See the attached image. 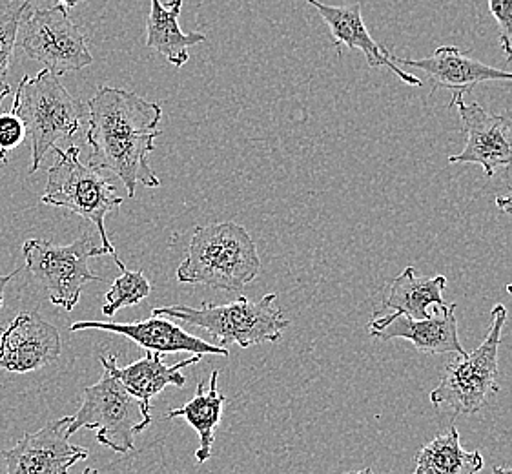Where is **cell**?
<instances>
[{"mask_svg": "<svg viewBox=\"0 0 512 474\" xmlns=\"http://www.w3.org/2000/svg\"><path fill=\"white\" fill-rule=\"evenodd\" d=\"M68 423L70 416H64L37 433L24 434L15 447L2 453L6 474H68L73 465L86 460L90 451L70 442Z\"/></svg>", "mask_w": 512, "mask_h": 474, "instance_id": "obj_11", "label": "cell"}, {"mask_svg": "<svg viewBox=\"0 0 512 474\" xmlns=\"http://www.w3.org/2000/svg\"><path fill=\"white\" fill-rule=\"evenodd\" d=\"M217 382H219V371H214L210 374L208 389L205 382L199 380L195 387V396L190 402L164 414L166 420L185 418L188 425L194 427L195 433L199 436V447L195 451V462L199 465L206 464L212 456L217 427L221 423V416L225 409V394L219 392Z\"/></svg>", "mask_w": 512, "mask_h": 474, "instance_id": "obj_19", "label": "cell"}, {"mask_svg": "<svg viewBox=\"0 0 512 474\" xmlns=\"http://www.w3.org/2000/svg\"><path fill=\"white\" fill-rule=\"evenodd\" d=\"M261 259L248 230L234 221L197 227L177 281L208 289L241 292L257 278Z\"/></svg>", "mask_w": 512, "mask_h": 474, "instance_id": "obj_2", "label": "cell"}, {"mask_svg": "<svg viewBox=\"0 0 512 474\" xmlns=\"http://www.w3.org/2000/svg\"><path fill=\"white\" fill-rule=\"evenodd\" d=\"M92 236H82L70 245H53L46 239H28L22 245L24 268L41 285L53 305L70 310L77 307L82 289L90 281L104 283L88 267V259L106 256Z\"/></svg>", "mask_w": 512, "mask_h": 474, "instance_id": "obj_8", "label": "cell"}, {"mask_svg": "<svg viewBox=\"0 0 512 474\" xmlns=\"http://www.w3.org/2000/svg\"><path fill=\"white\" fill-rule=\"evenodd\" d=\"M489 10L500 30V44L507 61H512V0H489Z\"/></svg>", "mask_w": 512, "mask_h": 474, "instance_id": "obj_25", "label": "cell"}, {"mask_svg": "<svg viewBox=\"0 0 512 474\" xmlns=\"http://www.w3.org/2000/svg\"><path fill=\"white\" fill-rule=\"evenodd\" d=\"M62 341L59 330L39 312H21L0 336V372L39 371L59 360Z\"/></svg>", "mask_w": 512, "mask_h": 474, "instance_id": "obj_12", "label": "cell"}, {"mask_svg": "<svg viewBox=\"0 0 512 474\" xmlns=\"http://www.w3.org/2000/svg\"><path fill=\"white\" fill-rule=\"evenodd\" d=\"M345 474H378L374 469H370V467H365V469H359V471H352V473Z\"/></svg>", "mask_w": 512, "mask_h": 474, "instance_id": "obj_31", "label": "cell"}, {"mask_svg": "<svg viewBox=\"0 0 512 474\" xmlns=\"http://www.w3.org/2000/svg\"><path fill=\"white\" fill-rule=\"evenodd\" d=\"M494 203H496V207L500 208L502 212L512 216V194H509V196L496 197Z\"/></svg>", "mask_w": 512, "mask_h": 474, "instance_id": "obj_27", "label": "cell"}, {"mask_svg": "<svg viewBox=\"0 0 512 474\" xmlns=\"http://www.w3.org/2000/svg\"><path fill=\"white\" fill-rule=\"evenodd\" d=\"M30 8V0H24L22 4L11 2L0 8V84L6 83V77L10 73L21 22Z\"/></svg>", "mask_w": 512, "mask_h": 474, "instance_id": "obj_23", "label": "cell"}, {"mask_svg": "<svg viewBox=\"0 0 512 474\" xmlns=\"http://www.w3.org/2000/svg\"><path fill=\"white\" fill-rule=\"evenodd\" d=\"M106 330L124 336L134 341L144 351L159 352H194V354H214V356H225L228 358L230 351L223 349L214 343L201 340L197 336L188 334L185 329L175 325L174 321L168 318L152 316L150 320L132 321V323H115V321H75L70 332H81V330Z\"/></svg>", "mask_w": 512, "mask_h": 474, "instance_id": "obj_14", "label": "cell"}, {"mask_svg": "<svg viewBox=\"0 0 512 474\" xmlns=\"http://www.w3.org/2000/svg\"><path fill=\"white\" fill-rule=\"evenodd\" d=\"M460 114L467 135L463 152L449 155L451 165H480L485 176L498 168H512V114H489L482 104L465 101V93L452 95L451 108Z\"/></svg>", "mask_w": 512, "mask_h": 474, "instance_id": "obj_10", "label": "cell"}, {"mask_svg": "<svg viewBox=\"0 0 512 474\" xmlns=\"http://www.w3.org/2000/svg\"><path fill=\"white\" fill-rule=\"evenodd\" d=\"M203 360L201 354H195L188 360L177 361L175 365H166L159 352L146 351L143 360H137L132 365L119 367L115 356H101L99 361L106 371L123 383L130 394H134L137 400L143 402L146 409H152L150 402L166 387H185L186 378L181 374V369L188 365H195Z\"/></svg>", "mask_w": 512, "mask_h": 474, "instance_id": "obj_17", "label": "cell"}, {"mask_svg": "<svg viewBox=\"0 0 512 474\" xmlns=\"http://www.w3.org/2000/svg\"><path fill=\"white\" fill-rule=\"evenodd\" d=\"M310 6H314L319 11L321 19L328 26V31L336 44H343L350 50H358L365 55L370 68H379L385 66L390 72L394 73L398 79L409 86H423V81L405 73L396 66V62L390 61V50L385 44L372 39L361 13V2L356 4H347V6H328L321 0H305Z\"/></svg>", "mask_w": 512, "mask_h": 474, "instance_id": "obj_16", "label": "cell"}, {"mask_svg": "<svg viewBox=\"0 0 512 474\" xmlns=\"http://www.w3.org/2000/svg\"><path fill=\"white\" fill-rule=\"evenodd\" d=\"M483 465L482 453L465 451L456 425H451L421 449L414 474H478Z\"/></svg>", "mask_w": 512, "mask_h": 474, "instance_id": "obj_21", "label": "cell"}, {"mask_svg": "<svg viewBox=\"0 0 512 474\" xmlns=\"http://www.w3.org/2000/svg\"><path fill=\"white\" fill-rule=\"evenodd\" d=\"M11 112L21 119L30 137V176L39 172L44 157L61 141L81 135L90 117L88 104L75 99L46 68L35 77H22Z\"/></svg>", "mask_w": 512, "mask_h": 474, "instance_id": "obj_3", "label": "cell"}, {"mask_svg": "<svg viewBox=\"0 0 512 474\" xmlns=\"http://www.w3.org/2000/svg\"><path fill=\"white\" fill-rule=\"evenodd\" d=\"M492 474H512V469H509V467H494Z\"/></svg>", "mask_w": 512, "mask_h": 474, "instance_id": "obj_30", "label": "cell"}, {"mask_svg": "<svg viewBox=\"0 0 512 474\" xmlns=\"http://www.w3.org/2000/svg\"><path fill=\"white\" fill-rule=\"evenodd\" d=\"M276 301L277 294L272 292L257 301L246 296H239L226 305L205 301L199 309L186 305L157 307L152 310V316L185 321L186 325L206 330L223 349H228L232 343L241 349H250L267 341L277 343L290 325Z\"/></svg>", "mask_w": 512, "mask_h": 474, "instance_id": "obj_4", "label": "cell"}, {"mask_svg": "<svg viewBox=\"0 0 512 474\" xmlns=\"http://www.w3.org/2000/svg\"><path fill=\"white\" fill-rule=\"evenodd\" d=\"M88 112V165L119 177L128 197H135L139 183L159 188L161 181L148 157L155 150V139L163 134L159 130L163 106L130 90L101 86L88 101Z\"/></svg>", "mask_w": 512, "mask_h": 474, "instance_id": "obj_1", "label": "cell"}, {"mask_svg": "<svg viewBox=\"0 0 512 474\" xmlns=\"http://www.w3.org/2000/svg\"><path fill=\"white\" fill-rule=\"evenodd\" d=\"M507 292H509V294L512 296V283L511 285H507Z\"/></svg>", "mask_w": 512, "mask_h": 474, "instance_id": "obj_33", "label": "cell"}, {"mask_svg": "<svg viewBox=\"0 0 512 474\" xmlns=\"http://www.w3.org/2000/svg\"><path fill=\"white\" fill-rule=\"evenodd\" d=\"M11 93V86L8 83L0 84V108H2V103H4V99L8 97Z\"/></svg>", "mask_w": 512, "mask_h": 474, "instance_id": "obj_28", "label": "cell"}, {"mask_svg": "<svg viewBox=\"0 0 512 474\" xmlns=\"http://www.w3.org/2000/svg\"><path fill=\"white\" fill-rule=\"evenodd\" d=\"M456 303H447L443 307H434L429 318L414 320L403 314H389V316H374L370 321V336L379 340L389 341L401 338L409 340L416 351L425 354H465L458 336V321L454 316Z\"/></svg>", "mask_w": 512, "mask_h": 474, "instance_id": "obj_13", "label": "cell"}, {"mask_svg": "<svg viewBox=\"0 0 512 474\" xmlns=\"http://www.w3.org/2000/svg\"><path fill=\"white\" fill-rule=\"evenodd\" d=\"M152 8L146 19V46L161 53L175 68L185 66L190 61L188 48L206 42V35L199 31L185 33L179 26V15L183 10V0H170L164 6L161 0H150Z\"/></svg>", "mask_w": 512, "mask_h": 474, "instance_id": "obj_18", "label": "cell"}, {"mask_svg": "<svg viewBox=\"0 0 512 474\" xmlns=\"http://www.w3.org/2000/svg\"><path fill=\"white\" fill-rule=\"evenodd\" d=\"M26 139V128L13 112H0V168L8 163V155Z\"/></svg>", "mask_w": 512, "mask_h": 474, "instance_id": "obj_24", "label": "cell"}, {"mask_svg": "<svg viewBox=\"0 0 512 474\" xmlns=\"http://www.w3.org/2000/svg\"><path fill=\"white\" fill-rule=\"evenodd\" d=\"M82 474H101L99 473V471H97V469H95V467H88V469H86V471H84V473Z\"/></svg>", "mask_w": 512, "mask_h": 474, "instance_id": "obj_32", "label": "cell"}, {"mask_svg": "<svg viewBox=\"0 0 512 474\" xmlns=\"http://www.w3.org/2000/svg\"><path fill=\"white\" fill-rule=\"evenodd\" d=\"M390 61L409 66L414 70L427 73L436 90H454V92L471 93L478 84L491 81H512V72L492 68L489 64L476 61L461 52L458 46H440L431 57L425 59H405L390 52Z\"/></svg>", "mask_w": 512, "mask_h": 474, "instance_id": "obj_15", "label": "cell"}, {"mask_svg": "<svg viewBox=\"0 0 512 474\" xmlns=\"http://www.w3.org/2000/svg\"><path fill=\"white\" fill-rule=\"evenodd\" d=\"M53 152L57 154V163L48 168V183L41 197L42 203L50 207L68 208L82 219H88L97 228L104 250L123 272L126 267L117 256L104 223L108 214L123 205V197L115 194L112 179L104 177L101 170L82 163L79 146H55Z\"/></svg>", "mask_w": 512, "mask_h": 474, "instance_id": "obj_5", "label": "cell"}, {"mask_svg": "<svg viewBox=\"0 0 512 474\" xmlns=\"http://www.w3.org/2000/svg\"><path fill=\"white\" fill-rule=\"evenodd\" d=\"M491 321L485 340L474 351L460 354L458 360L447 365L440 385L431 392L434 407H447L452 413L469 416L480 413L489 398L500 392L498 352L507 309L503 305H494Z\"/></svg>", "mask_w": 512, "mask_h": 474, "instance_id": "obj_7", "label": "cell"}, {"mask_svg": "<svg viewBox=\"0 0 512 474\" xmlns=\"http://www.w3.org/2000/svg\"><path fill=\"white\" fill-rule=\"evenodd\" d=\"M154 423L150 409L130 394L112 372L104 369L101 380L82 391L81 409L70 416L66 434L72 438L81 429L95 431L97 444L113 453H132L135 436Z\"/></svg>", "mask_w": 512, "mask_h": 474, "instance_id": "obj_6", "label": "cell"}, {"mask_svg": "<svg viewBox=\"0 0 512 474\" xmlns=\"http://www.w3.org/2000/svg\"><path fill=\"white\" fill-rule=\"evenodd\" d=\"M152 292V283L144 276L143 270H126L124 268L119 278H115L112 289L106 294L103 314L113 318L124 307H134L148 298Z\"/></svg>", "mask_w": 512, "mask_h": 474, "instance_id": "obj_22", "label": "cell"}, {"mask_svg": "<svg viewBox=\"0 0 512 474\" xmlns=\"http://www.w3.org/2000/svg\"><path fill=\"white\" fill-rule=\"evenodd\" d=\"M447 287L445 276L420 278L416 268L407 267L390 287L389 296L383 301V310L390 314H403L414 320L429 318L431 307L447 305L443 299V290Z\"/></svg>", "mask_w": 512, "mask_h": 474, "instance_id": "obj_20", "label": "cell"}, {"mask_svg": "<svg viewBox=\"0 0 512 474\" xmlns=\"http://www.w3.org/2000/svg\"><path fill=\"white\" fill-rule=\"evenodd\" d=\"M79 2H81V0H59V4L64 6L66 10H72V8H75Z\"/></svg>", "mask_w": 512, "mask_h": 474, "instance_id": "obj_29", "label": "cell"}, {"mask_svg": "<svg viewBox=\"0 0 512 474\" xmlns=\"http://www.w3.org/2000/svg\"><path fill=\"white\" fill-rule=\"evenodd\" d=\"M19 31L22 52L31 61L42 62L57 77L79 72L93 62L84 33L61 4L48 10L30 8Z\"/></svg>", "mask_w": 512, "mask_h": 474, "instance_id": "obj_9", "label": "cell"}, {"mask_svg": "<svg viewBox=\"0 0 512 474\" xmlns=\"http://www.w3.org/2000/svg\"><path fill=\"white\" fill-rule=\"evenodd\" d=\"M24 268H17L15 272H11V274H6V276H0V310L4 307V290L6 287L10 285L11 279L15 278V276H19Z\"/></svg>", "mask_w": 512, "mask_h": 474, "instance_id": "obj_26", "label": "cell"}]
</instances>
